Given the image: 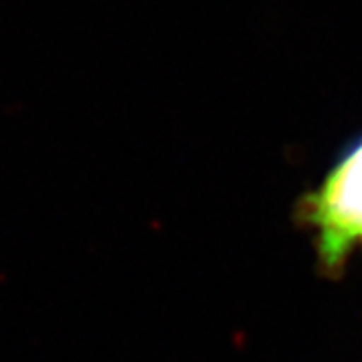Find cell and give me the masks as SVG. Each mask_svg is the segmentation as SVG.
Instances as JSON below:
<instances>
[{"label":"cell","mask_w":362,"mask_h":362,"mask_svg":"<svg viewBox=\"0 0 362 362\" xmlns=\"http://www.w3.org/2000/svg\"><path fill=\"white\" fill-rule=\"evenodd\" d=\"M298 214L314 232L322 270L328 276L342 274L350 256L362 247V133L300 199Z\"/></svg>","instance_id":"cell-1"}]
</instances>
